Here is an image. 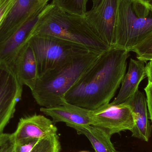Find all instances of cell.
<instances>
[{
	"mask_svg": "<svg viewBox=\"0 0 152 152\" xmlns=\"http://www.w3.org/2000/svg\"><path fill=\"white\" fill-rule=\"evenodd\" d=\"M129 53L111 47L66 92V102L88 110L109 103L126 75Z\"/></svg>",
	"mask_w": 152,
	"mask_h": 152,
	"instance_id": "obj_1",
	"label": "cell"
},
{
	"mask_svg": "<svg viewBox=\"0 0 152 152\" xmlns=\"http://www.w3.org/2000/svg\"><path fill=\"white\" fill-rule=\"evenodd\" d=\"M37 35L61 38L98 53L110 48L93 32L84 17L69 14L52 3L47 4L41 12L31 37Z\"/></svg>",
	"mask_w": 152,
	"mask_h": 152,
	"instance_id": "obj_2",
	"label": "cell"
},
{
	"mask_svg": "<svg viewBox=\"0 0 152 152\" xmlns=\"http://www.w3.org/2000/svg\"><path fill=\"white\" fill-rule=\"evenodd\" d=\"M102 53L89 52L38 77L31 90L36 102L42 107H52L65 103L64 96L66 92Z\"/></svg>",
	"mask_w": 152,
	"mask_h": 152,
	"instance_id": "obj_3",
	"label": "cell"
},
{
	"mask_svg": "<svg viewBox=\"0 0 152 152\" xmlns=\"http://www.w3.org/2000/svg\"><path fill=\"white\" fill-rule=\"evenodd\" d=\"M152 31V9L139 0H118L113 47L132 51Z\"/></svg>",
	"mask_w": 152,
	"mask_h": 152,
	"instance_id": "obj_4",
	"label": "cell"
},
{
	"mask_svg": "<svg viewBox=\"0 0 152 152\" xmlns=\"http://www.w3.org/2000/svg\"><path fill=\"white\" fill-rule=\"evenodd\" d=\"M28 43L34 53L38 77L76 57L91 52L74 43L46 35L34 36Z\"/></svg>",
	"mask_w": 152,
	"mask_h": 152,
	"instance_id": "obj_5",
	"label": "cell"
},
{
	"mask_svg": "<svg viewBox=\"0 0 152 152\" xmlns=\"http://www.w3.org/2000/svg\"><path fill=\"white\" fill-rule=\"evenodd\" d=\"M89 116L91 126L103 129L111 136L125 130L131 131L134 126L132 110L126 103L106 104L89 110Z\"/></svg>",
	"mask_w": 152,
	"mask_h": 152,
	"instance_id": "obj_6",
	"label": "cell"
},
{
	"mask_svg": "<svg viewBox=\"0 0 152 152\" xmlns=\"http://www.w3.org/2000/svg\"><path fill=\"white\" fill-rule=\"evenodd\" d=\"M23 85L11 67L0 61V136L14 117Z\"/></svg>",
	"mask_w": 152,
	"mask_h": 152,
	"instance_id": "obj_7",
	"label": "cell"
},
{
	"mask_svg": "<svg viewBox=\"0 0 152 152\" xmlns=\"http://www.w3.org/2000/svg\"><path fill=\"white\" fill-rule=\"evenodd\" d=\"M118 0H102L86 12L84 18L93 32L104 43L113 47Z\"/></svg>",
	"mask_w": 152,
	"mask_h": 152,
	"instance_id": "obj_8",
	"label": "cell"
},
{
	"mask_svg": "<svg viewBox=\"0 0 152 152\" xmlns=\"http://www.w3.org/2000/svg\"><path fill=\"white\" fill-rule=\"evenodd\" d=\"M57 131L52 121L44 115L35 114L20 118L11 136L14 145H19L56 134Z\"/></svg>",
	"mask_w": 152,
	"mask_h": 152,
	"instance_id": "obj_9",
	"label": "cell"
},
{
	"mask_svg": "<svg viewBox=\"0 0 152 152\" xmlns=\"http://www.w3.org/2000/svg\"><path fill=\"white\" fill-rule=\"evenodd\" d=\"M45 7L39 5L38 0H17L0 26V44L10 37L29 19L40 12Z\"/></svg>",
	"mask_w": 152,
	"mask_h": 152,
	"instance_id": "obj_10",
	"label": "cell"
},
{
	"mask_svg": "<svg viewBox=\"0 0 152 152\" xmlns=\"http://www.w3.org/2000/svg\"><path fill=\"white\" fill-rule=\"evenodd\" d=\"M40 111L51 117L54 124L64 122L75 130L91 126L89 110L67 102L52 107H42Z\"/></svg>",
	"mask_w": 152,
	"mask_h": 152,
	"instance_id": "obj_11",
	"label": "cell"
},
{
	"mask_svg": "<svg viewBox=\"0 0 152 152\" xmlns=\"http://www.w3.org/2000/svg\"><path fill=\"white\" fill-rule=\"evenodd\" d=\"M42 11L29 19L10 37L0 44V61L12 67L18 53L31 38L33 28L39 19Z\"/></svg>",
	"mask_w": 152,
	"mask_h": 152,
	"instance_id": "obj_12",
	"label": "cell"
},
{
	"mask_svg": "<svg viewBox=\"0 0 152 152\" xmlns=\"http://www.w3.org/2000/svg\"><path fill=\"white\" fill-rule=\"evenodd\" d=\"M125 103L130 106L134 121V126L131 131L132 136L148 142L151 134L152 126L149 121L145 95L138 90Z\"/></svg>",
	"mask_w": 152,
	"mask_h": 152,
	"instance_id": "obj_13",
	"label": "cell"
},
{
	"mask_svg": "<svg viewBox=\"0 0 152 152\" xmlns=\"http://www.w3.org/2000/svg\"><path fill=\"white\" fill-rule=\"evenodd\" d=\"M12 68L21 85L26 86L32 90L38 76L34 53L28 42L18 53Z\"/></svg>",
	"mask_w": 152,
	"mask_h": 152,
	"instance_id": "obj_14",
	"label": "cell"
},
{
	"mask_svg": "<svg viewBox=\"0 0 152 152\" xmlns=\"http://www.w3.org/2000/svg\"><path fill=\"white\" fill-rule=\"evenodd\" d=\"M145 62L131 58L127 73L121 82L119 92L112 103L116 105L124 103L138 91L141 81L146 77Z\"/></svg>",
	"mask_w": 152,
	"mask_h": 152,
	"instance_id": "obj_15",
	"label": "cell"
},
{
	"mask_svg": "<svg viewBox=\"0 0 152 152\" xmlns=\"http://www.w3.org/2000/svg\"><path fill=\"white\" fill-rule=\"evenodd\" d=\"M76 131L89 140L95 152H117L111 141V136L103 129L91 125Z\"/></svg>",
	"mask_w": 152,
	"mask_h": 152,
	"instance_id": "obj_16",
	"label": "cell"
},
{
	"mask_svg": "<svg viewBox=\"0 0 152 152\" xmlns=\"http://www.w3.org/2000/svg\"><path fill=\"white\" fill-rule=\"evenodd\" d=\"M88 0H53L52 4L72 15L85 17Z\"/></svg>",
	"mask_w": 152,
	"mask_h": 152,
	"instance_id": "obj_17",
	"label": "cell"
},
{
	"mask_svg": "<svg viewBox=\"0 0 152 152\" xmlns=\"http://www.w3.org/2000/svg\"><path fill=\"white\" fill-rule=\"evenodd\" d=\"M61 146L57 134L38 140L29 152H60Z\"/></svg>",
	"mask_w": 152,
	"mask_h": 152,
	"instance_id": "obj_18",
	"label": "cell"
},
{
	"mask_svg": "<svg viewBox=\"0 0 152 152\" xmlns=\"http://www.w3.org/2000/svg\"><path fill=\"white\" fill-rule=\"evenodd\" d=\"M132 51L136 54L138 60L145 62L152 60V31L134 47Z\"/></svg>",
	"mask_w": 152,
	"mask_h": 152,
	"instance_id": "obj_19",
	"label": "cell"
},
{
	"mask_svg": "<svg viewBox=\"0 0 152 152\" xmlns=\"http://www.w3.org/2000/svg\"><path fill=\"white\" fill-rule=\"evenodd\" d=\"M17 1V0H0V26Z\"/></svg>",
	"mask_w": 152,
	"mask_h": 152,
	"instance_id": "obj_20",
	"label": "cell"
},
{
	"mask_svg": "<svg viewBox=\"0 0 152 152\" xmlns=\"http://www.w3.org/2000/svg\"><path fill=\"white\" fill-rule=\"evenodd\" d=\"M15 145L11 134L3 133L0 136V152H14Z\"/></svg>",
	"mask_w": 152,
	"mask_h": 152,
	"instance_id": "obj_21",
	"label": "cell"
},
{
	"mask_svg": "<svg viewBox=\"0 0 152 152\" xmlns=\"http://www.w3.org/2000/svg\"><path fill=\"white\" fill-rule=\"evenodd\" d=\"M144 89L146 94L147 109L150 116L149 118L152 123V83L148 81L147 86Z\"/></svg>",
	"mask_w": 152,
	"mask_h": 152,
	"instance_id": "obj_22",
	"label": "cell"
},
{
	"mask_svg": "<svg viewBox=\"0 0 152 152\" xmlns=\"http://www.w3.org/2000/svg\"><path fill=\"white\" fill-rule=\"evenodd\" d=\"M38 140L32 141L23 144L15 145L14 152H29L35 145Z\"/></svg>",
	"mask_w": 152,
	"mask_h": 152,
	"instance_id": "obj_23",
	"label": "cell"
},
{
	"mask_svg": "<svg viewBox=\"0 0 152 152\" xmlns=\"http://www.w3.org/2000/svg\"><path fill=\"white\" fill-rule=\"evenodd\" d=\"M146 77H147L148 81L152 83V61L147 63L145 66Z\"/></svg>",
	"mask_w": 152,
	"mask_h": 152,
	"instance_id": "obj_24",
	"label": "cell"
},
{
	"mask_svg": "<svg viewBox=\"0 0 152 152\" xmlns=\"http://www.w3.org/2000/svg\"><path fill=\"white\" fill-rule=\"evenodd\" d=\"M50 0H38V4L40 6L42 7H45L48 4V2Z\"/></svg>",
	"mask_w": 152,
	"mask_h": 152,
	"instance_id": "obj_25",
	"label": "cell"
},
{
	"mask_svg": "<svg viewBox=\"0 0 152 152\" xmlns=\"http://www.w3.org/2000/svg\"><path fill=\"white\" fill-rule=\"evenodd\" d=\"M102 0H92L93 2V5H92V8H94L96 6H97Z\"/></svg>",
	"mask_w": 152,
	"mask_h": 152,
	"instance_id": "obj_26",
	"label": "cell"
},
{
	"mask_svg": "<svg viewBox=\"0 0 152 152\" xmlns=\"http://www.w3.org/2000/svg\"><path fill=\"white\" fill-rule=\"evenodd\" d=\"M149 7L152 9V0H150L149 1V3H148Z\"/></svg>",
	"mask_w": 152,
	"mask_h": 152,
	"instance_id": "obj_27",
	"label": "cell"
},
{
	"mask_svg": "<svg viewBox=\"0 0 152 152\" xmlns=\"http://www.w3.org/2000/svg\"><path fill=\"white\" fill-rule=\"evenodd\" d=\"M88 152L82 151V152Z\"/></svg>",
	"mask_w": 152,
	"mask_h": 152,
	"instance_id": "obj_28",
	"label": "cell"
},
{
	"mask_svg": "<svg viewBox=\"0 0 152 152\" xmlns=\"http://www.w3.org/2000/svg\"><path fill=\"white\" fill-rule=\"evenodd\" d=\"M139 1H140V0H139Z\"/></svg>",
	"mask_w": 152,
	"mask_h": 152,
	"instance_id": "obj_29",
	"label": "cell"
},
{
	"mask_svg": "<svg viewBox=\"0 0 152 152\" xmlns=\"http://www.w3.org/2000/svg\"></svg>",
	"mask_w": 152,
	"mask_h": 152,
	"instance_id": "obj_30",
	"label": "cell"
}]
</instances>
